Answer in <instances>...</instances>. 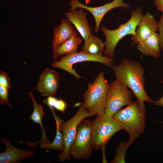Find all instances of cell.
I'll return each instance as SVG.
<instances>
[{
    "label": "cell",
    "instance_id": "1",
    "mask_svg": "<svg viewBox=\"0 0 163 163\" xmlns=\"http://www.w3.org/2000/svg\"><path fill=\"white\" fill-rule=\"evenodd\" d=\"M112 68L116 79L130 89L137 99L143 102H153L145 91L144 69L139 62L124 59Z\"/></svg>",
    "mask_w": 163,
    "mask_h": 163
},
{
    "label": "cell",
    "instance_id": "2",
    "mask_svg": "<svg viewBox=\"0 0 163 163\" xmlns=\"http://www.w3.org/2000/svg\"><path fill=\"white\" fill-rule=\"evenodd\" d=\"M146 110L144 102L138 99L115 113L113 118L128 133L133 143L144 132Z\"/></svg>",
    "mask_w": 163,
    "mask_h": 163
},
{
    "label": "cell",
    "instance_id": "3",
    "mask_svg": "<svg viewBox=\"0 0 163 163\" xmlns=\"http://www.w3.org/2000/svg\"><path fill=\"white\" fill-rule=\"evenodd\" d=\"M104 75V72H100L93 82L88 84L87 89L83 94L85 108L93 116L105 113L110 84Z\"/></svg>",
    "mask_w": 163,
    "mask_h": 163
},
{
    "label": "cell",
    "instance_id": "4",
    "mask_svg": "<svg viewBox=\"0 0 163 163\" xmlns=\"http://www.w3.org/2000/svg\"><path fill=\"white\" fill-rule=\"evenodd\" d=\"M142 11V7L138 8L136 10H132L130 19L117 29L109 30L103 25L101 26L100 30L103 32L106 38L104 56L113 58L114 50L119 41L127 35L134 34L136 27L143 15Z\"/></svg>",
    "mask_w": 163,
    "mask_h": 163
},
{
    "label": "cell",
    "instance_id": "5",
    "mask_svg": "<svg viewBox=\"0 0 163 163\" xmlns=\"http://www.w3.org/2000/svg\"><path fill=\"white\" fill-rule=\"evenodd\" d=\"M123 129L113 118L105 113L97 116L92 121V143L93 149H103L115 133Z\"/></svg>",
    "mask_w": 163,
    "mask_h": 163
},
{
    "label": "cell",
    "instance_id": "6",
    "mask_svg": "<svg viewBox=\"0 0 163 163\" xmlns=\"http://www.w3.org/2000/svg\"><path fill=\"white\" fill-rule=\"evenodd\" d=\"M92 121L83 119L78 124L75 139L70 147V153L76 159H87L92 154Z\"/></svg>",
    "mask_w": 163,
    "mask_h": 163
},
{
    "label": "cell",
    "instance_id": "7",
    "mask_svg": "<svg viewBox=\"0 0 163 163\" xmlns=\"http://www.w3.org/2000/svg\"><path fill=\"white\" fill-rule=\"evenodd\" d=\"M59 59V61H55L52 64V67L65 70L74 76L77 79H79L82 77L72 68L73 65L75 63L85 61H94L112 68L115 65V62L114 58L107 57L102 55H90L80 52L60 56Z\"/></svg>",
    "mask_w": 163,
    "mask_h": 163
},
{
    "label": "cell",
    "instance_id": "8",
    "mask_svg": "<svg viewBox=\"0 0 163 163\" xmlns=\"http://www.w3.org/2000/svg\"><path fill=\"white\" fill-rule=\"evenodd\" d=\"M92 116L85 109L83 102L80 104L77 112L72 118L60 124V129L63 133L64 148L58 155L60 161L62 162L70 158V148L75 138L78 124L83 119Z\"/></svg>",
    "mask_w": 163,
    "mask_h": 163
},
{
    "label": "cell",
    "instance_id": "9",
    "mask_svg": "<svg viewBox=\"0 0 163 163\" xmlns=\"http://www.w3.org/2000/svg\"><path fill=\"white\" fill-rule=\"evenodd\" d=\"M132 92L117 79L111 82L108 91L105 113L113 117L123 107L130 104Z\"/></svg>",
    "mask_w": 163,
    "mask_h": 163
},
{
    "label": "cell",
    "instance_id": "10",
    "mask_svg": "<svg viewBox=\"0 0 163 163\" xmlns=\"http://www.w3.org/2000/svg\"><path fill=\"white\" fill-rule=\"evenodd\" d=\"M124 0H113L111 2L97 7H90L81 3L78 0H70L69 2L71 8L69 10H72L77 8L87 10L94 16L95 22V32L97 33L99 30L101 21L105 15L110 10L114 8L122 7L126 8H130L127 3H124Z\"/></svg>",
    "mask_w": 163,
    "mask_h": 163
},
{
    "label": "cell",
    "instance_id": "11",
    "mask_svg": "<svg viewBox=\"0 0 163 163\" xmlns=\"http://www.w3.org/2000/svg\"><path fill=\"white\" fill-rule=\"evenodd\" d=\"M34 90L43 97L54 96L57 93L60 82L59 74L55 71L46 68L42 72Z\"/></svg>",
    "mask_w": 163,
    "mask_h": 163
},
{
    "label": "cell",
    "instance_id": "12",
    "mask_svg": "<svg viewBox=\"0 0 163 163\" xmlns=\"http://www.w3.org/2000/svg\"><path fill=\"white\" fill-rule=\"evenodd\" d=\"M134 34L132 35V45L143 41L158 30L157 22L153 15L148 12L143 16Z\"/></svg>",
    "mask_w": 163,
    "mask_h": 163
},
{
    "label": "cell",
    "instance_id": "13",
    "mask_svg": "<svg viewBox=\"0 0 163 163\" xmlns=\"http://www.w3.org/2000/svg\"><path fill=\"white\" fill-rule=\"evenodd\" d=\"M1 142L6 146V151L0 154V163H17L22 159L34 157L33 151L27 149L17 148L12 145L10 142L4 138H1Z\"/></svg>",
    "mask_w": 163,
    "mask_h": 163
},
{
    "label": "cell",
    "instance_id": "14",
    "mask_svg": "<svg viewBox=\"0 0 163 163\" xmlns=\"http://www.w3.org/2000/svg\"><path fill=\"white\" fill-rule=\"evenodd\" d=\"M64 14L68 20L74 25L85 41L92 34L86 14L83 11V8L69 10L66 12Z\"/></svg>",
    "mask_w": 163,
    "mask_h": 163
},
{
    "label": "cell",
    "instance_id": "15",
    "mask_svg": "<svg viewBox=\"0 0 163 163\" xmlns=\"http://www.w3.org/2000/svg\"><path fill=\"white\" fill-rule=\"evenodd\" d=\"M74 31V27L67 19H61L60 24L53 30L51 44L53 53L61 44L71 37Z\"/></svg>",
    "mask_w": 163,
    "mask_h": 163
},
{
    "label": "cell",
    "instance_id": "16",
    "mask_svg": "<svg viewBox=\"0 0 163 163\" xmlns=\"http://www.w3.org/2000/svg\"><path fill=\"white\" fill-rule=\"evenodd\" d=\"M28 94L31 98L32 101L34 110L31 114L29 116L30 119L36 123H39L42 130V136L41 139L39 141L36 142H30L27 141L24 142L21 141V143H24L29 146L34 147L41 143L49 144L50 142L47 139L45 129L42 123V119L43 117L45 115L43 107L36 101L34 95L31 92H29Z\"/></svg>",
    "mask_w": 163,
    "mask_h": 163
},
{
    "label": "cell",
    "instance_id": "17",
    "mask_svg": "<svg viewBox=\"0 0 163 163\" xmlns=\"http://www.w3.org/2000/svg\"><path fill=\"white\" fill-rule=\"evenodd\" d=\"M137 49L145 56L157 59L161 56L159 34L155 32L143 41L137 44Z\"/></svg>",
    "mask_w": 163,
    "mask_h": 163
},
{
    "label": "cell",
    "instance_id": "18",
    "mask_svg": "<svg viewBox=\"0 0 163 163\" xmlns=\"http://www.w3.org/2000/svg\"><path fill=\"white\" fill-rule=\"evenodd\" d=\"M82 42L77 32L74 31L71 37L61 44L53 53L54 60L61 56L77 52L78 48Z\"/></svg>",
    "mask_w": 163,
    "mask_h": 163
},
{
    "label": "cell",
    "instance_id": "19",
    "mask_svg": "<svg viewBox=\"0 0 163 163\" xmlns=\"http://www.w3.org/2000/svg\"><path fill=\"white\" fill-rule=\"evenodd\" d=\"M54 117L56 124V133L53 141L49 144L41 143L40 147L43 149H52L62 151L64 148L63 133H61L60 129V125L64 122V120L56 115L54 108L48 107Z\"/></svg>",
    "mask_w": 163,
    "mask_h": 163
},
{
    "label": "cell",
    "instance_id": "20",
    "mask_svg": "<svg viewBox=\"0 0 163 163\" xmlns=\"http://www.w3.org/2000/svg\"><path fill=\"white\" fill-rule=\"evenodd\" d=\"M104 43L96 36L92 34L86 41L79 52L92 55H102L105 51Z\"/></svg>",
    "mask_w": 163,
    "mask_h": 163
},
{
    "label": "cell",
    "instance_id": "21",
    "mask_svg": "<svg viewBox=\"0 0 163 163\" xmlns=\"http://www.w3.org/2000/svg\"><path fill=\"white\" fill-rule=\"evenodd\" d=\"M43 101L48 107H53L62 114L65 113L68 106L66 102L62 98L58 99L53 96H48L46 99H44Z\"/></svg>",
    "mask_w": 163,
    "mask_h": 163
},
{
    "label": "cell",
    "instance_id": "22",
    "mask_svg": "<svg viewBox=\"0 0 163 163\" xmlns=\"http://www.w3.org/2000/svg\"><path fill=\"white\" fill-rule=\"evenodd\" d=\"M132 143L129 140L124 142L121 143L116 149L115 155L111 163H125V156L126 151Z\"/></svg>",
    "mask_w": 163,
    "mask_h": 163
},
{
    "label": "cell",
    "instance_id": "23",
    "mask_svg": "<svg viewBox=\"0 0 163 163\" xmlns=\"http://www.w3.org/2000/svg\"><path fill=\"white\" fill-rule=\"evenodd\" d=\"M9 90L0 85V103L2 105H7L11 108L13 107L8 98Z\"/></svg>",
    "mask_w": 163,
    "mask_h": 163
},
{
    "label": "cell",
    "instance_id": "24",
    "mask_svg": "<svg viewBox=\"0 0 163 163\" xmlns=\"http://www.w3.org/2000/svg\"><path fill=\"white\" fill-rule=\"evenodd\" d=\"M0 85L8 90H9L11 87L10 78L8 74L4 71L1 70H0Z\"/></svg>",
    "mask_w": 163,
    "mask_h": 163
},
{
    "label": "cell",
    "instance_id": "25",
    "mask_svg": "<svg viewBox=\"0 0 163 163\" xmlns=\"http://www.w3.org/2000/svg\"><path fill=\"white\" fill-rule=\"evenodd\" d=\"M158 29L159 32V46L163 51V14L160 17V20L157 22Z\"/></svg>",
    "mask_w": 163,
    "mask_h": 163
},
{
    "label": "cell",
    "instance_id": "26",
    "mask_svg": "<svg viewBox=\"0 0 163 163\" xmlns=\"http://www.w3.org/2000/svg\"><path fill=\"white\" fill-rule=\"evenodd\" d=\"M154 4L157 9L163 14V0H154Z\"/></svg>",
    "mask_w": 163,
    "mask_h": 163
},
{
    "label": "cell",
    "instance_id": "27",
    "mask_svg": "<svg viewBox=\"0 0 163 163\" xmlns=\"http://www.w3.org/2000/svg\"><path fill=\"white\" fill-rule=\"evenodd\" d=\"M161 82L163 83V79L161 80ZM153 103L156 105L163 107V96L159 100L156 101H154Z\"/></svg>",
    "mask_w": 163,
    "mask_h": 163
},
{
    "label": "cell",
    "instance_id": "28",
    "mask_svg": "<svg viewBox=\"0 0 163 163\" xmlns=\"http://www.w3.org/2000/svg\"><path fill=\"white\" fill-rule=\"evenodd\" d=\"M91 1V0H85V2L86 4L89 3Z\"/></svg>",
    "mask_w": 163,
    "mask_h": 163
},
{
    "label": "cell",
    "instance_id": "29",
    "mask_svg": "<svg viewBox=\"0 0 163 163\" xmlns=\"http://www.w3.org/2000/svg\"><path fill=\"white\" fill-rule=\"evenodd\" d=\"M2 0H0V1H2Z\"/></svg>",
    "mask_w": 163,
    "mask_h": 163
},
{
    "label": "cell",
    "instance_id": "30",
    "mask_svg": "<svg viewBox=\"0 0 163 163\" xmlns=\"http://www.w3.org/2000/svg\"><path fill=\"white\" fill-rule=\"evenodd\" d=\"M160 123H163V122H160Z\"/></svg>",
    "mask_w": 163,
    "mask_h": 163
}]
</instances>
